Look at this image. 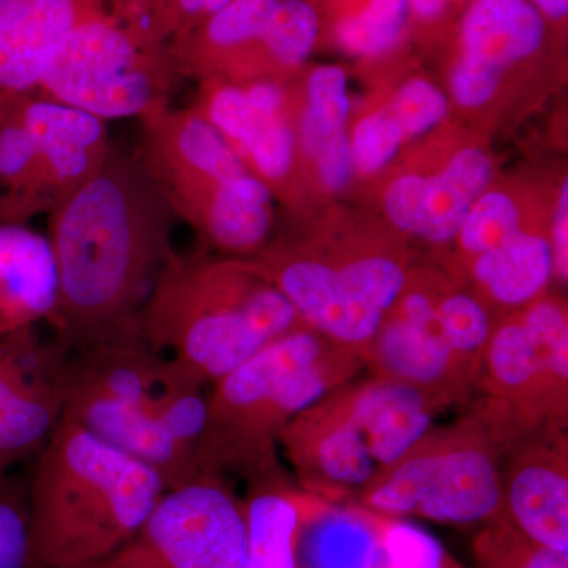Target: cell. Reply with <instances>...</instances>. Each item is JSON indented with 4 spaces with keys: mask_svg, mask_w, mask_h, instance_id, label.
I'll return each mask as SVG.
<instances>
[{
    "mask_svg": "<svg viewBox=\"0 0 568 568\" xmlns=\"http://www.w3.org/2000/svg\"><path fill=\"white\" fill-rule=\"evenodd\" d=\"M233 0H205V18L211 17L215 11L222 10Z\"/></svg>",
    "mask_w": 568,
    "mask_h": 568,
    "instance_id": "40",
    "label": "cell"
},
{
    "mask_svg": "<svg viewBox=\"0 0 568 568\" xmlns=\"http://www.w3.org/2000/svg\"><path fill=\"white\" fill-rule=\"evenodd\" d=\"M62 362L37 327L0 339V477L36 458L61 420Z\"/></svg>",
    "mask_w": 568,
    "mask_h": 568,
    "instance_id": "14",
    "label": "cell"
},
{
    "mask_svg": "<svg viewBox=\"0 0 568 568\" xmlns=\"http://www.w3.org/2000/svg\"><path fill=\"white\" fill-rule=\"evenodd\" d=\"M320 33V11L310 0H280L263 36L264 80H274L276 70L304 65Z\"/></svg>",
    "mask_w": 568,
    "mask_h": 568,
    "instance_id": "25",
    "label": "cell"
},
{
    "mask_svg": "<svg viewBox=\"0 0 568 568\" xmlns=\"http://www.w3.org/2000/svg\"><path fill=\"white\" fill-rule=\"evenodd\" d=\"M58 294L48 235L28 224H0V339L50 323Z\"/></svg>",
    "mask_w": 568,
    "mask_h": 568,
    "instance_id": "18",
    "label": "cell"
},
{
    "mask_svg": "<svg viewBox=\"0 0 568 568\" xmlns=\"http://www.w3.org/2000/svg\"><path fill=\"white\" fill-rule=\"evenodd\" d=\"M88 0H0V97L39 91Z\"/></svg>",
    "mask_w": 568,
    "mask_h": 568,
    "instance_id": "17",
    "label": "cell"
},
{
    "mask_svg": "<svg viewBox=\"0 0 568 568\" xmlns=\"http://www.w3.org/2000/svg\"><path fill=\"white\" fill-rule=\"evenodd\" d=\"M541 14L545 20L562 22L567 20L568 0H528Z\"/></svg>",
    "mask_w": 568,
    "mask_h": 568,
    "instance_id": "39",
    "label": "cell"
},
{
    "mask_svg": "<svg viewBox=\"0 0 568 568\" xmlns=\"http://www.w3.org/2000/svg\"><path fill=\"white\" fill-rule=\"evenodd\" d=\"M151 466L61 417L28 478L33 555L77 568L125 544L166 493Z\"/></svg>",
    "mask_w": 568,
    "mask_h": 568,
    "instance_id": "3",
    "label": "cell"
},
{
    "mask_svg": "<svg viewBox=\"0 0 568 568\" xmlns=\"http://www.w3.org/2000/svg\"><path fill=\"white\" fill-rule=\"evenodd\" d=\"M547 24L528 0H473L459 24V55L504 74L541 50Z\"/></svg>",
    "mask_w": 568,
    "mask_h": 568,
    "instance_id": "19",
    "label": "cell"
},
{
    "mask_svg": "<svg viewBox=\"0 0 568 568\" xmlns=\"http://www.w3.org/2000/svg\"><path fill=\"white\" fill-rule=\"evenodd\" d=\"M493 174L491 159L481 149L455 152L446 166L426 182L424 216L417 237L437 246L457 241L467 212L487 192Z\"/></svg>",
    "mask_w": 568,
    "mask_h": 568,
    "instance_id": "22",
    "label": "cell"
},
{
    "mask_svg": "<svg viewBox=\"0 0 568 568\" xmlns=\"http://www.w3.org/2000/svg\"><path fill=\"white\" fill-rule=\"evenodd\" d=\"M108 122L40 92L0 97V224L50 213L99 173Z\"/></svg>",
    "mask_w": 568,
    "mask_h": 568,
    "instance_id": "11",
    "label": "cell"
},
{
    "mask_svg": "<svg viewBox=\"0 0 568 568\" xmlns=\"http://www.w3.org/2000/svg\"><path fill=\"white\" fill-rule=\"evenodd\" d=\"M142 338L207 384L275 339L306 327L245 261L171 253L140 312Z\"/></svg>",
    "mask_w": 568,
    "mask_h": 568,
    "instance_id": "5",
    "label": "cell"
},
{
    "mask_svg": "<svg viewBox=\"0 0 568 568\" xmlns=\"http://www.w3.org/2000/svg\"><path fill=\"white\" fill-rule=\"evenodd\" d=\"M252 111V130L235 153L241 156L246 170L264 182L274 194V186L286 181L293 173L298 149L297 136L286 111L278 114H263L253 108Z\"/></svg>",
    "mask_w": 568,
    "mask_h": 568,
    "instance_id": "26",
    "label": "cell"
},
{
    "mask_svg": "<svg viewBox=\"0 0 568 568\" xmlns=\"http://www.w3.org/2000/svg\"><path fill=\"white\" fill-rule=\"evenodd\" d=\"M168 44L132 0H88L37 92L104 122L140 119L179 80Z\"/></svg>",
    "mask_w": 568,
    "mask_h": 568,
    "instance_id": "9",
    "label": "cell"
},
{
    "mask_svg": "<svg viewBox=\"0 0 568 568\" xmlns=\"http://www.w3.org/2000/svg\"><path fill=\"white\" fill-rule=\"evenodd\" d=\"M245 568H297L302 489L287 476L246 485Z\"/></svg>",
    "mask_w": 568,
    "mask_h": 568,
    "instance_id": "21",
    "label": "cell"
},
{
    "mask_svg": "<svg viewBox=\"0 0 568 568\" xmlns=\"http://www.w3.org/2000/svg\"><path fill=\"white\" fill-rule=\"evenodd\" d=\"M452 0H409L410 18L420 22H435L446 14Z\"/></svg>",
    "mask_w": 568,
    "mask_h": 568,
    "instance_id": "38",
    "label": "cell"
},
{
    "mask_svg": "<svg viewBox=\"0 0 568 568\" xmlns=\"http://www.w3.org/2000/svg\"><path fill=\"white\" fill-rule=\"evenodd\" d=\"M402 129L405 140L435 130L448 115L450 103L446 93L424 78H413L396 91L386 106Z\"/></svg>",
    "mask_w": 568,
    "mask_h": 568,
    "instance_id": "31",
    "label": "cell"
},
{
    "mask_svg": "<svg viewBox=\"0 0 568 568\" xmlns=\"http://www.w3.org/2000/svg\"><path fill=\"white\" fill-rule=\"evenodd\" d=\"M473 549L478 568H568V552L541 547L506 521L481 526Z\"/></svg>",
    "mask_w": 568,
    "mask_h": 568,
    "instance_id": "27",
    "label": "cell"
},
{
    "mask_svg": "<svg viewBox=\"0 0 568 568\" xmlns=\"http://www.w3.org/2000/svg\"><path fill=\"white\" fill-rule=\"evenodd\" d=\"M437 413L414 388L354 377L301 410L280 435V448L304 491L355 504L432 428Z\"/></svg>",
    "mask_w": 568,
    "mask_h": 568,
    "instance_id": "6",
    "label": "cell"
},
{
    "mask_svg": "<svg viewBox=\"0 0 568 568\" xmlns=\"http://www.w3.org/2000/svg\"><path fill=\"white\" fill-rule=\"evenodd\" d=\"M519 231H523L521 215L514 197L499 190H487L467 212L455 242L469 261L503 245Z\"/></svg>",
    "mask_w": 568,
    "mask_h": 568,
    "instance_id": "28",
    "label": "cell"
},
{
    "mask_svg": "<svg viewBox=\"0 0 568 568\" xmlns=\"http://www.w3.org/2000/svg\"><path fill=\"white\" fill-rule=\"evenodd\" d=\"M351 114L346 71L338 65H320L306 80V106L298 121L297 148L316 159L336 133L346 130Z\"/></svg>",
    "mask_w": 568,
    "mask_h": 568,
    "instance_id": "24",
    "label": "cell"
},
{
    "mask_svg": "<svg viewBox=\"0 0 568 568\" xmlns=\"http://www.w3.org/2000/svg\"><path fill=\"white\" fill-rule=\"evenodd\" d=\"M0 568H43L33 555L28 478L0 477Z\"/></svg>",
    "mask_w": 568,
    "mask_h": 568,
    "instance_id": "29",
    "label": "cell"
},
{
    "mask_svg": "<svg viewBox=\"0 0 568 568\" xmlns=\"http://www.w3.org/2000/svg\"><path fill=\"white\" fill-rule=\"evenodd\" d=\"M364 368V361L308 327L263 347L212 384L194 455L197 476H237L246 485L287 476L280 459L283 429Z\"/></svg>",
    "mask_w": 568,
    "mask_h": 568,
    "instance_id": "4",
    "label": "cell"
},
{
    "mask_svg": "<svg viewBox=\"0 0 568 568\" xmlns=\"http://www.w3.org/2000/svg\"><path fill=\"white\" fill-rule=\"evenodd\" d=\"M428 175L403 174L384 193V212L399 233L417 237L424 216V196Z\"/></svg>",
    "mask_w": 568,
    "mask_h": 568,
    "instance_id": "33",
    "label": "cell"
},
{
    "mask_svg": "<svg viewBox=\"0 0 568 568\" xmlns=\"http://www.w3.org/2000/svg\"><path fill=\"white\" fill-rule=\"evenodd\" d=\"M477 390L506 405L525 433L568 422V315L541 297L493 324Z\"/></svg>",
    "mask_w": 568,
    "mask_h": 568,
    "instance_id": "13",
    "label": "cell"
},
{
    "mask_svg": "<svg viewBox=\"0 0 568 568\" xmlns=\"http://www.w3.org/2000/svg\"><path fill=\"white\" fill-rule=\"evenodd\" d=\"M503 77L499 71L459 55L450 77L452 97L466 110L484 106L499 91Z\"/></svg>",
    "mask_w": 568,
    "mask_h": 568,
    "instance_id": "34",
    "label": "cell"
},
{
    "mask_svg": "<svg viewBox=\"0 0 568 568\" xmlns=\"http://www.w3.org/2000/svg\"><path fill=\"white\" fill-rule=\"evenodd\" d=\"M504 519L541 547L568 552L567 425L526 433L503 469Z\"/></svg>",
    "mask_w": 568,
    "mask_h": 568,
    "instance_id": "15",
    "label": "cell"
},
{
    "mask_svg": "<svg viewBox=\"0 0 568 568\" xmlns=\"http://www.w3.org/2000/svg\"><path fill=\"white\" fill-rule=\"evenodd\" d=\"M552 261H555V278L567 283L568 280V182L560 185L558 204L552 216L551 237Z\"/></svg>",
    "mask_w": 568,
    "mask_h": 568,
    "instance_id": "37",
    "label": "cell"
},
{
    "mask_svg": "<svg viewBox=\"0 0 568 568\" xmlns=\"http://www.w3.org/2000/svg\"><path fill=\"white\" fill-rule=\"evenodd\" d=\"M467 263L484 304L489 302L510 312L544 297L555 278L549 239L525 230Z\"/></svg>",
    "mask_w": 568,
    "mask_h": 568,
    "instance_id": "20",
    "label": "cell"
},
{
    "mask_svg": "<svg viewBox=\"0 0 568 568\" xmlns=\"http://www.w3.org/2000/svg\"><path fill=\"white\" fill-rule=\"evenodd\" d=\"M410 21L409 0H347L332 33L347 54L381 59L402 44Z\"/></svg>",
    "mask_w": 568,
    "mask_h": 568,
    "instance_id": "23",
    "label": "cell"
},
{
    "mask_svg": "<svg viewBox=\"0 0 568 568\" xmlns=\"http://www.w3.org/2000/svg\"><path fill=\"white\" fill-rule=\"evenodd\" d=\"M156 26L168 43L205 18V0H132Z\"/></svg>",
    "mask_w": 568,
    "mask_h": 568,
    "instance_id": "35",
    "label": "cell"
},
{
    "mask_svg": "<svg viewBox=\"0 0 568 568\" xmlns=\"http://www.w3.org/2000/svg\"><path fill=\"white\" fill-rule=\"evenodd\" d=\"M466 2H473V0H466Z\"/></svg>",
    "mask_w": 568,
    "mask_h": 568,
    "instance_id": "41",
    "label": "cell"
},
{
    "mask_svg": "<svg viewBox=\"0 0 568 568\" xmlns=\"http://www.w3.org/2000/svg\"><path fill=\"white\" fill-rule=\"evenodd\" d=\"M317 175L328 192H342L355 175L353 151L347 130L336 133L316 156Z\"/></svg>",
    "mask_w": 568,
    "mask_h": 568,
    "instance_id": "36",
    "label": "cell"
},
{
    "mask_svg": "<svg viewBox=\"0 0 568 568\" xmlns=\"http://www.w3.org/2000/svg\"><path fill=\"white\" fill-rule=\"evenodd\" d=\"M207 383L140 331L63 351L62 417L159 473L170 489L197 477Z\"/></svg>",
    "mask_w": 568,
    "mask_h": 568,
    "instance_id": "2",
    "label": "cell"
},
{
    "mask_svg": "<svg viewBox=\"0 0 568 568\" xmlns=\"http://www.w3.org/2000/svg\"><path fill=\"white\" fill-rule=\"evenodd\" d=\"M141 123L140 160L173 212L201 241L222 252L253 254L272 230V194L211 123L170 102Z\"/></svg>",
    "mask_w": 568,
    "mask_h": 568,
    "instance_id": "7",
    "label": "cell"
},
{
    "mask_svg": "<svg viewBox=\"0 0 568 568\" xmlns=\"http://www.w3.org/2000/svg\"><path fill=\"white\" fill-rule=\"evenodd\" d=\"M58 265L55 345L74 349L140 331V312L171 248L173 212L140 156L112 148L99 173L50 213Z\"/></svg>",
    "mask_w": 568,
    "mask_h": 568,
    "instance_id": "1",
    "label": "cell"
},
{
    "mask_svg": "<svg viewBox=\"0 0 568 568\" xmlns=\"http://www.w3.org/2000/svg\"><path fill=\"white\" fill-rule=\"evenodd\" d=\"M301 506L297 568H387L390 517L304 489Z\"/></svg>",
    "mask_w": 568,
    "mask_h": 568,
    "instance_id": "16",
    "label": "cell"
},
{
    "mask_svg": "<svg viewBox=\"0 0 568 568\" xmlns=\"http://www.w3.org/2000/svg\"><path fill=\"white\" fill-rule=\"evenodd\" d=\"M387 568H466L447 555L446 549L424 530L392 518L388 526Z\"/></svg>",
    "mask_w": 568,
    "mask_h": 568,
    "instance_id": "32",
    "label": "cell"
},
{
    "mask_svg": "<svg viewBox=\"0 0 568 568\" xmlns=\"http://www.w3.org/2000/svg\"><path fill=\"white\" fill-rule=\"evenodd\" d=\"M349 141L355 173L373 175L394 162L405 136L394 115L383 108L362 118L349 134Z\"/></svg>",
    "mask_w": 568,
    "mask_h": 568,
    "instance_id": "30",
    "label": "cell"
},
{
    "mask_svg": "<svg viewBox=\"0 0 568 568\" xmlns=\"http://www.w3.org/2000/svg\"><path fill=\"white\" fill-rule=\"evenodd\" d=\"M523 435L506 405L481 396L454 424L432 426L355 504L390 518L503 521L504 463Z\"/></svg>",
    "mask_w": 568,
    "mask_h": 568,
    "instance_id": "8",
    "label": "cell"
},
{
    "mask_svg": "<svg viewBox=\"0 0 568 568\" xmlns=\"http://www.w3.org/2000/svg\"><path fill=\"white\" fill-rule=\"evenodd\" d=\"M493 324L477 294L409 275L377 332L365 368L414 388L439 413L467 405L477 390Z\"/></svg>",
    "mask_w": 568,
    "mask_h": 568,
    "instance_id": "10",
    "label": "cell"
},
{
    "mask_svg": "<svg viewBox=\"0 0 568 568\" xmlns=\"http://www.w3.org/2000/svg\"><path fill=\"white\" fill-rule=\"evenodd\" d=\"M244 500L230 481L200 474L164 493L125 544L77 568H245Z\"/></svg>",
    "mask_w": 568,
    "mask_h": 568,
    "instance_id": "12",
    "label": "cell"
}]
</instances>
